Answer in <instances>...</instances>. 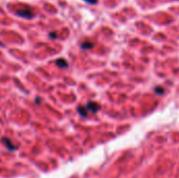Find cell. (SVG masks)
<instances>
[{
	"label": "cell",
	"mask_w": 179,
	"mask_h": 178,
	"mask_svg": "<svg viewBox=\"0 0 179 178\" xmlns=\"http://www.w3.org/2000/svg\"><path fill=\"white\" fill-rule=\"evenodd\" d=\"M100 105L96 104V102H89V103L86 105V109H87V111H90L92 113H96L100 110Z\"/></svg>",
	"instance_id": "cell-2"
},
{
	"label": "cell",
	"mask_w": 179,
	"mask_h": 178,
	"mask_svg": "<svg viewBox=\"0 0 179 178\" xmlns=\"http://www.w3.org/2000/svg\"><path fill=\"white\" fill-rule=\"evenodd\" d=\"M93 43L92 42H88V41H86V42H83L82 44H81V47L83 48V49H90V48L93 47Z\"/></svg>",
	"instance_id": "cell-6"
},
{
	"label": "cell",
	"mask_w": 179,
	"mask_h": 178,
	"mask_svg": "<svg viewBox=\"0 0 179 178\" xmlns=\"http://www.w3.org/2000/svg\"><path fill=\"white\" fill-rule=\"evenodd\" d=\"M49 38H51V39H57V33H49Z\"/></svg>",
	"instance_id": "cell-7"
},
{
	"label": "cell",
	"mask_w": 179,
	"mask_h": 178,
	"mask_svg": "<svg viewBox=\"0 0 179 178\" xmlns=\"http://www.w3.org/2000/svg\"><path fill=\"white\" fill-rule=\"evenodd\" d=\"M78 111H79V113H80L82 117H87V109H86V107H83V106H79L78 107Z\"/></svg>",
	"instance_id": "cell-5"
},
{
	"label": "cell",
	"mask_w": 179,
	"mask_h": 178,
	"mask_svg": "<svg viewBox=\"0 0 179 178\" xmlns=\"http://www.w3.org/2000/svg\"><path fill=\"white\" fill-rule=\"evenodd\" d=\"M85 1L88 2V3H90V4H96L97 2V0H85Z\"/></svg>",
	"instance_id": "cell-8"
},
{
	"label": "cell",
	"mask_w": 179,
	"mask_h": 178,
	"mask_svg": "<svg viewBox=\"0 0 179 178\" xmlns=\"http://www.w3.org/2000/svg\"><path fill=\"white\" fill-rule=\"evenodd\" d=\"M56 64L60 67V68H66V67L68 66V63H67V61L64 60V59H57Z\"/></svg>",
	"instance_id": "cell-4"
},
{
	"label": "cell",
	"mask_w": 179,
	"mask_h": 178,
	"mask_svg": "<svg viewBox=\"0 0 179 178\" xmlns=\"http://www.w3.org/2000/svg\"><path fill=\"white\" fill-rule=\"evenodd\" d=\"M2 142L5 145V147L7 148L10 151H14L17 149V147L16 146H12V142L10 141V139H7V138H2Z\"/></svg>",
	"instance_id": "cell-3"
},
{
	"label": "cell",
	"mask_w": 179,
	"mask_h": 178,
	"mask_svg": "<svg viewBox=\"0 0 179 178\" xmlns=\"http://www.w3.org/2000/svg\"><path fill=\"white\" fill-rule=\"evenodd\" d=\"M16 15L18 17H21V18H24V19H32L34 18V11L31 6L26 5V6L22 7V9H18L16 11Z\"/></svg>",
	"instance_id": "cell-1"
}]
</instances>
